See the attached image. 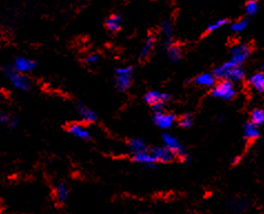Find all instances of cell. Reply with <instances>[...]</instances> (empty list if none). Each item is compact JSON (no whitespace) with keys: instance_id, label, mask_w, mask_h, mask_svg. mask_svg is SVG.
Listing matches in <instances>:
<instances>
[{"instance_id":"cell-18","label":"cell","mask_w":264,"mask_h":214,"mask_svg":"<svg viewBox=\"0 0 264 214\" xmlns=\"http://www.w3.org/2000/svg\"><path fill=\"white\" fill-rule=\"evenodd\" d=\"M216 79L213 73H202L195 78V83L201 87L211 88L216 85Z\"/></svg>"},{"instance_id":"cell-1","label":"cell","mask_w":264,"mask_h":214,"mask_svg":"<svg viewBox=\"0 0 264 214\" xmlns=\"http://www.w3.org/2000/svg\"><path fill=\"white\" fill-rule=\"evenodd\" d=\"M213 74L216 79L222 80H229L234 82H240L244 78V71L242 70L240 66L232 64L231 61L225 62V64L216 67L213 71Z\"/></svg>"},{"instance_id":"cell-14","label":"cell","mask_w":264,"mask_h":214,"mask_svg":"<svg viewBox=\"0 0 264 214\" xmlns=\"http://www.w3.org/2000/svg\"><path fill=\"white\" fill-rule=\"evenodd\" d=\"M156 44H157V39L154 36L150 35L145 38V40L144 41V44H142L140 52H139V56L142 60L149 58L150 54L152 53V51L154 50V47H156Z\"/></svg>"},{"instance_id":"cell-10","label":"cell","mask_w":264,"mask_h":214,"mask_svg":"<svg viewBox=\"0 0 264 214\" xmlns=\"http://www.w3.org/2000/svg\"><path fill=\"white\" fill-rule=\"evenodd\" d=\"M133 161L139 163V165L144 166L149 169H153L156 166V163L158 162L157 159L154 158L152 152H149L148 150L141 151L139 153L133 154Z\"/></svg>"},{"instance_id":"cell-7","label":"cell","mask_w":264,"mask_h":214,"mask_svg":"<svg viewBox=\"0 0 264 214\" xmlns=\"http://www.w3.org/2000/svg\"><path fill=\"white\" fill-rule=\"evenodd\" d=\"M153 123L157 125L158 128H160L162 130H168L173 127V124L175 122V117L172 113H167L163 111L154 112L153 115Z\"/></svg>"},{"instance_id":"cell-25","label":"cell","mask_w":264,"mask_h":214,"mask_svg":"<svg viewBox=\"0 0 264 214\" xmlns=\"http://www.w3.org/2000/svg\"><path fill=\"white\" fill-rule=\"evenodd\" d=\"M246 26H248V22H246L245 19H241V20H238V22L232 24L231 29H232L233 32L239 33V32H242L243 30H244Z\"/></svg>"},{"instance_id":"cell-3","label":"cell","mask_w":264,"mask_h":214,"mask_svg":"<svg viewBox=\"0 0 264 214\" xmlns=\"http://www.w3.org/2000/svg\"><path fill=\"white\" fill-rule=\"evenodd\" d=\"M133 79V68L131 66L120 67L116 70L115 85L116 88L121 92H125L131 87Z\"/></svg>"},{"instance_id":"cell-12","label":"cell","mask_w":264,"mask_h":214,"mask_svg":"<svg viewBox=\"0 0 264 214\" xmlns=\"http://www.w3.org/2000/svg\"><path fill=\"white\" fill-rule=\"evenodd\" d=\"M78 113L81 120L86 123H95L98 120V115L91 108L87 107L83 103H78Z\"/></svg>"},{"instance_id":"cell-8","label":"cell","mask_w":264,"mask_h":214,"mask_svg":"<svg viewBox=\"0 0 264 214\" xmlns=\"http://www.w3.org/2000/svg\"><path fill=\"white\" fill-rule=\"evenodd\" d=\"M250 47L246 45H237L231 49V61L232 64L241 66L250 56Z\"/></svg>"},{"instance_id":"cell-23","label":"cell","mask_w":264,"mask_h":214,"mask_svg":"<svg viewBox=\"0 0 264 214\" xmlns=\"http://www.w3.org/2000/svg\"><path fill=\"white\" fill-rule=\"evenodd\" d=\"M251 122L257 125H261L264 123V111L261 109H255L251 115Z\"/></svg>"},{"instance_id":"cell-5","label":"cell","mask_w":264,"mask_h":214,"mask_svg":"<svg viewBox=\"0 0 264 214\" xmlns=\"http://www.w3.org/2000/svg\"><path fill=\"white\" fill-rule=\"evenodd\" d=\"M162 141H163V145H166L168 149L172 151L175 157H179L183 162L189 161V157L186 153V150H184L182 144L180 143V141L177 139V138L173 137L172 134L165 133L162 136Z\"/></svg>"},{"instance_id":"cell-6","label":"cell","mask_w":264,"mask_h":214,"mask_svg":"<svg viewBox=\"0 0 264 214\" xmlns=\"http://www.w3.org/2000/svg\"><path fill=\"white\" fill-rule=\"evenodd\" d=\"M212 95L216 96V98L230 100L234 98V95H237V90L236 88H234L232 81L221 80L220 82H217L216 85L213 86Z\"/></svg>"},{"instance_id":"cell-22","label":"cell","mask_w":264,"mask_h":214,"mask_svg":"<svg viewBox=\"0 0 264 214\" xmlns=\"http://www.w3.org/2000/svg\"><path fill=\"white\" fill-rule=\"evenodd\" d=\"M250 85L255 91L263 92L264 91V73L257 72L250 78Z\"/></svg>"},{"instance_id":"cell-19","label":"cell","mask_w":264,"mask_h":214,"mask_svg":"<svg viewBox=\"0 0 264 214\" xmlns=\"http://www.w3.org/2000/svg\"><path fill=\"white\" fill-rule=\"evenodd\" d=\"M128 148L130 150V152L132 154L139 153L141 151L146 150V144L144 143V140L139 139V138H132L128 142Z\"/></svg>"},{"instance_id":"cell-28","label":"cell","mask_w":264,"mask_h":214,"mask_svg":"<svg viewBox=\"0 0 264 214\" xmlns=\"http://www.w3.org/2000/svg\"><path fill=\"white\" fill-rule=\"evenodd\" d=\"M12 116L7 111H0V124H9Z\"/></svg>"},{"instance_id":"cell-17","label":"cell","mask_w":264,"mask_h":214,"mask_svg":"<svg viewBox=\"0 0 264 214\" xmlns=\"http://www.w3.org/2000/svg\"><path fill=\"white\" fill-rule=\"evenodd\" d=\"M161 32H162V35L165 36V46H166V48L169 47L170 45L173 44L172 24H171L170 22H168V20H166V22H163L161 24Z\"/></svg>"},{"instance_id":"cell-27","label":"cell","mask_w":264,"mask_h":214,"mask_svg":"<svg viewBox=\"0 0 264 214\" xmlns=\"http://www.w3.org/2000/svg\"><path fill=\"white\" fill-rule=\"evenodd\" d=\"M226 24H228V22H226L225 19H219V20H216V22H215L213 24H211L210 26L208 27V30L210 32L216 31V30H217V29H220L223 26H225Z\"/></svg>"},{"instance_id":"cell-20","label":"cell","mask_w":264,"mask_h":214,"mask_svg":"<svg viewBox=\"0 0 264 214\" xmlns=\"http://www.w3.org/2000/svg\"><path fill=\"white\" fill-rule=\"evenodd\" d=\"M166 49H167V56L171 62H177L181 59L182 51H181V48H180L178 45H175L173 43L172 45H170L169 47H167Z\"/></svg>"},{"instance_id":"cell-16","label":"cell","mask_w":264,"mask_h":214,"mask_svg":"<svg viewBox=\"0 0 264 214\" xmlns=\"http://www.w3.org/2000/svg\"><path fill=\"white\" fill-rule=\"evenodd\" d=\"M104 26H106L109 32L117 33L118 31H120L121 27H122V18H121V16L118 14L112 15L106 20Z\"/></svg>"},{"instance_id":"cell-31","label":"cell","mask_w":264,"mask_h":214,"mask_svg":"<svg viewBox=\"0 0 264 214\" xmlns=\"http://www.w3.org/2000/svg\"><path fill=\"white\" fill-rule=\"evenodd\" d=\"M3 99H5V94H3V91L0 89V102H1Z\"/></svg>"},{"instance_id":"cell-30","label":"cell","mask_w":264,"mask_h":214,"mask_svg":"<svg viewBox=\"0 0 264 214\" xmlns=\"http://www.w3.org/2000/svg\"><path fill=\"white\" fill-rule=\"evenodd\" d=\"M18 123H19L18 118H17V117H15V116H12L10 122H9V124H8V128H9V129H16L17 127H18Z\"/></svg>"},{"instance_id":"cell-2","label":"cell","mask_w":264,"mask_h":214,"mask_svg":"<svg viewBox=\"0 0 264 214\" xmlns=\"http://www.w3.org/2000/svg\"><path fill=\"white\" fill-rule=\"evenodd\" d=\"M2 73L5 74L7 80L10 82V85L17 90L20 91H29L32 87V82L24 73H20L14 69L11 66L2 67Z\"/></svg>"},{"instance_id":"cell-24","label":"cell","mask_w":264,"mask_h":214,"mask_svg":"<svg viewBox=\"0 0 264 214\" xmlns=\"http://www.w3.org/2000/svg\"><path fill=\"white\" fill-rule=\"evenodd\" d=\"M259 9V3L257 0H250V1L246 2L245 5V12L249 16H252L257 14V11Z\"/></svg>"},{"instance_id":"cell-29","label":"cell","mask_w":264,"mask_h":214,"mask_svg":"<svg viewBox=\"0 0 264 214\" xmlns=\"http://www.w3.org/2000/svg\"><path fill=\"white\" fill-rule=\"evenodd\" d=\"M98 61H99V56L97 53H90V54H88V56L85 58V62L88 65L97 64Z\"/></svg>"},{"instance_id":"cell-9","label":"cell","mask_w":264,"mask_h":214,"mask_svg":"<svg viewBox=\"0 0 264 214\" xmlns=\"http://www.w3.org/2000/svg\"><path fill=\"white\" fill-rule=\"evenodd\" d=\"M36 61L27 57H17L14 61V69L20 73H29L36 68Z\"/></svg>"},{"instance_id":"cell-4","label":"cell","mask_w":264,"mask_h":214,"mask_svg":"<svg viewBox=\"0 0 264 214\" xmlns=\"http://www.w3.org/2000/svg\"><path fill=\"white\" fill-rule=\"evenodd\" d=\"M170 100V95L165 92L152 90L144 95V101L151 106L154 112L165 110V104Z\"/></svg>"},{"instance_id":"cell-11","label":"cell","mask_w":264,"mask_h":214,"mask_svg":"<svg viewBox=\"0 0 264 214\" xmlns=\"http://www.w3.org/2000/svg\"><path fill=\"white\" fill-rule=\"evenodd\" d=\"M68 132L74 138L80 140H90L91 134L82 123H70L68 125Z\"/></svg>"},{"instance_id":"cell-32","label":"cell","mask_w":264,"mask_h":214,"mask_svg":"<svg viewBox=\"0 0 264 214\" xmlns=\"http://www.w3.org/2000/svg\"><path fill=\"white\" fill-rule=\"evenodd\" d=\"M46 214H57V213H54V212H49V213H46Z\"/></svg>"},{"instance_id":"cell-15","label":"cell","mask_w":264,"mask_h":214,"mask_svg":"<svg viewBox=\"0 0 264 214\" xmlns=\"http://www.w3.org/2000/svg\"><path fill=\"white\" fill-rule=\"evenodd\" d=\"M53 192H54V198H56L58 202H60V203H65L66 201L68 200L69 194H70L69 188L65 182L56 183V186H54V189H53Z\"/></svg>"},{"instance_id":"cell-26","label":"cell","mask_w":264,"mask_h":214,"mask_svg":"<svg viewBox=\"0 0 264 214\" xmlns=\"http://www.w3.org/2000/svg\"><path fill=\"white\" fill-rule=\"evenodd\" d=\"M192 123H193V119H192V117L190 115H186V116H183L181 119H180V127L181 128H184V129H188V128H190Z\"/></svg>"},{"instance_id":"cell-13","label":"cell","mask_w":264,"mask_h":214,"mask_svg":"<svg viewBox=\"0 0 264 214\" xmlns=\"http://www.w3.org/2000/svg\"><path fill=\"white\" fill-rule=\"evenodd\" d=\"M151 152L154 155V158L157 159L158 162H162V163H167L173 160V158L175 155L171 150L167 148L166 145L163 146H156L151 150Z\"/></svg>"},{"instance_id":"cell-21","label":"cell","mask_w":264,"mask_h":214,"mask_svg":"<svg viewBox=\"0 0 264 214\" xmlns=\"http://www.w3.org/2000/svg\"><path fill=\"white\" fill-rule=\"evenodd\" d=\"M243 134H244L245 139L248 140H254L260 136L259 131V125L254 124L253 122H249L244 125V129H243Z\"/></svg>"}]
</instances>
